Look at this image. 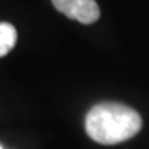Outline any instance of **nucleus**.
I'll list each match as a JSON object with an SVG mask.
<instances>
[{
  "mask_svg": "<svg viewBox=\"0 0 149 149\" xmlns=\"http://www.w3.org/2000/svg\"><path fill=\"white\" fill-rule=\"evenodd\" d=\"M143 120L137 110L120 102H99L85 116V132L99 145H119L137 135Z\"/></svg>",
  "mask_w": 149,
  "mask_h": 149,
  "instance_id": "f257e3e1",
  "label": "nucleus"
},
{
  "mask_svg": "<svg viewBox=\"0 0 149 149\" xmlns=\"http://www.w3.org/2000/svg\"><path fill=\"white\" fill-rule=\"evenodd\" d=\"M52 5L61 14L82 24H93L100 17L96 0H52Z\"/></svg>",
  "mask_w": 149,
  "mask_h": 149,
  "instance_id": "f03ea898",
  "label": "nucleus"
},
{
  "mask_svg": "<svg viewBox=\"0 0 149 149\" xmlns=\"http://www.w3.org/2000/svg\"><path fill=\"white\" fill-rule=\"evenodd\" d=\"M17 43V29L11 23H0V58L14 49Z\"/></svg>",
  "mask_w": 149,
  "mask_h": 149,
  "instance_id": "7ed1b4c3",
  "label": "nucleus"
},
{
  "mask_svg": "<svg viewBox=\"0 0 149 149\" xmlns=\"http://www.w3.org/2000/svg\"><path fill=\"white\" fill-rule=\"evenodd\" d=\"M0 149H3V148H2V146H0Z\"/></svg>",
  "mask_w": 149,
  "mask_h": 149,
  "instance_id": "20e7f679",
  "label": "nucleus"
}]
</instances>
